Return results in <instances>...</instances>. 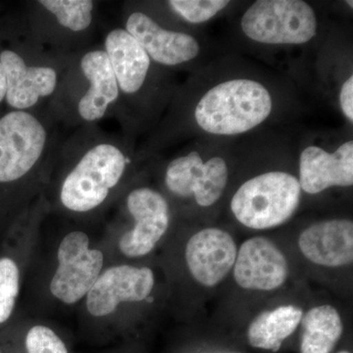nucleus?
I'll list each match as a JSON object with an SVG mask.
<instances>
[{"label": "nucleus", "instance_id": "1", "mask_svg": "<svg viewBox=\"0 0 353 353\" xmlns=\"http://www.w3.org/2000/svg\"><path fill=\"white\" fill-rule=\"evenodd\" d=\"M199 69L183 108L185 129L196 139L232 141L282 122L296 108L285 79L241 58Z\"/></svg>", "mask_w": 353, "mask_h": 353}, {"label": "nucleus", "instance_id": "2", "mask_svg": "<svg viewBox=\"0 0 353 353\" xmlns=\"http://www.w3.org/2000/svg\"><path fill=\"white\" fill-rule=\"evenodd\" d=\"M231 141L196 139L167 164L165 185L174 196L194 199L201 208L214 205L224 194L231 174Z\"/></svg>", "mask_w": 353, "mask_h": 353}, {"label": "nucleus", "instance_id": "3", "mask_svg": "<svg viewBox=\"0 0 353 353\" xmlns=\"http://www.w3.org/2000/svg\"><path fill=\"white\" fill-rule=\"evenodd\" d=\"M241 36L264 48H297L314 43L321 20L312 4L303 0H256L239 21Z\"/></svg>", "mask_w": 353, "mask_h": 353}, {"label": "nucleus", "instance_id": "4", "mask_svg": "<svg viewBox=\"0 0 353 353\" xmlns=\"http://www.w3.org/2000/svg\"><path fill=\"white\" fill-rule=\"evenodd\" d=\"M303 196L299 178L283 169L250 176L234 192L230 208L236 220L253 230L281 226L294 216Z\"/></svg>", "mask_w": 353, "mask_h": 353}, {"label": "nucleus", "instance_id": "5", "mask_svg": "<svg viewBox=\"0 0 353 353\" xmlns=\"http://www.w3.org/2000/svg\"><path fill=\"white\" fill-rule=\"evenodd\" d=\"M129 162L112 143H99L85 152L62 185L60 199L74 212L99 208L120 182Z\"/></svg>", "mask_w": 353, "mask_h": 353}, {"label": "nucleus", "instance_id": "6", "mask_svg": "<svg viewBox=\"0 0 353 353\" xmlns=\"http://www.w3.org/2000/svg\"><path fill=\"white\" fill-rule=\"evenodd\" d=\"M299 185L308 194H318L331 188L353 185V139L334 143L307 139L297 150Z\"/></svg>", "mask_w": 353, "mask_h": 353}, {"label": "nucleus", "instance_id": "7", "mask_svg": "<svg viewBox=\"0 0 353 353\" xmlns=\"http://www.w3.org/2000/svg\"><path fill=\"white\" fill-rule=\"evenodd\" d=\"M48 132L41 121L26 111H12L0 119V183L27 175L43 154Z\"/></svg>", "mask_w": 353, "mask_h": 353}, {"label": "nucleus", "instance_id": "8", "mask_svg": "<svg viewBox=\"0 0 353 353\" xmlns=\"http://www.w3.org/2000/svg\"><path fill=\"white\" fill-rule=\"evenodd\" d=\"M58 268L51 280V294L66 304L78 303L87 296L101 274L104 256L101 250L90 248L83 232H72L60 243Z\"/></svg>", "mask_w": 353, "mask_h": 353}, {"label": "nucleus", "instance_id": "9", "mask_svg": "<svg viewBox=\"0 0 353 353\" xmlns=\"http://www.w3.org/2000/svg\"><path fill=\"white\" fill-rule=\"evenodd\" d=\"M126 31L136 39L154 63L165 67L194 66L205 57V43L192 32L162 27L141 11L128 17Z\"/></svg>", "mask_w": 353, "mask_h": 353}, {"label": "nucleus", "instance_id": "10", "mask_svg": "<svg viewBox=\"0 0 353 353\" xmlns=\"http://www.w3.org/2000/svg\"><path fill=\"white\" fill-rule=\"evenodd\" d=\"M127 208L134 220L131 231L121 236L119 248L128 257H141L152 252L170 224V208L160 192L138 188L127 197Z\"/></svg>", "mask_w": 353, "mask_h": 353}, {"label": "nucleus", "instance_id": "11", "mask_svg": "<svg viewBox=\"0 0 353 353\" xmlns=\"http://www.w3.org/2000/svg\"><path fill=\"white\" fill-rule=\"evenodd\" d=\"M154 275L152 269L121 265L99 275L87 294L88 312L104 317L115 312L122 303H139L152 294Z\"/></svg>", "mask_w": 353, "mask_h": 353}, {"label": "nucleus", "instance_id": "12", "mask_svg": "<svg viewBox=\"0 0 353 353\" xmlns=\"http://www.w3.org/2000/svg\"><path fill=\"white\" fill-rule=\"evenodd\" d=\"M289 275L285 255L263 236L246 240L236 254L234 277L245 290H273L284 285Z\"/></svg>", "mask_w": 353, "mask_h": 353}, {"label": "nucleus", "instance_id": "13", "mask_svg": "<svg viewBox=\"0 0 353 353\" xmlns=\"http://www.w3.org/2000/svg\"><path fill=\"white\" fill-rule=\"evenodd\" d=\"M238 248L231 234L218 228H208L188 241L185 260L190 274L205 287L224 280L236 262Z\"/></svg>", "mask_w": 353, "mask_h": 353}, {"label": "nucleus", "instance_id": "14", "mask_svg": "<svg viewBox=\"0 0 353 353\" xmlns=\"http://www.w3.org/2000/svg\"><path fill=\"white\" fill-rule=\"evenodd\" d=\"M6 80L7 103L23 111L32 108L43 97H50L57 85V74L50 67H30L12 50L0 53Z\"/></svg>", "mask_w": 353, "mask_h": 353}, {"label": "nucleus", "instance_id": "15", "mask_svg": "<svg viewBox=\"0 0 353 353\" xmlns=\"http://www.w3.org/2000/svg\"><path fill=\"white\" fill-rule=\"evenodd\" d=\"M299 248L313 263L341 267L352 263L353 223L348 219L321 221L301 234Z\"/></svg>", "mask_w": 353, "mask_h": 353}, {"label": "nucleus", "instance_id": "16", "mask_svg": "<svg viewBox=\"0 0 353 353\" xmlns=\"http://www.w3.org/2000/svg\"><path fill=\"white\" fill-rule=\"evenodd\" d=\"M108 55L119 90L124 94H139L145 87L152 61L141 44L125 29H115L105 39Z\"/></svg>", "mask_w": 353, "mask_h": 353}, {"label": "nucleus", "instance_id": "17", "mask_svg": "<svg viewBox=\"0 0 353 353\" xmlns=\"http://www.w3.org/2000/svg\"><path fill=\"white\" fill-rule=\"evenodd\" d=\"M81 69L90 83L88 92L79 102L78 111L87 122L101 120L110 104L119 97V85L104 50L88 52Z\"/></svg>", "mask_w": 353, "mask_h": 353}, {"label": "nucleus", "instance_id": "18", "mask_svg": "<svg viewBox=\"0 0 353 353\" xmlns=\"http://www.w3.org/2000/svg\"><path fill=\"white\" fill-rule=\"evenodd\" d=\"M303 316V310L294 305L264 311L250 323L248 343L252 347L277 352L283 341L292 336L301 324Z\"/></svg>", "mask_w": 353, "mask_h": 353}, {"label": "nucleus", "instance_id": "19", "mask_svg": "<svg viewBox=\"0 0 353 353\" xmlns=\"http://www.w3.org/2000/svg\"><path fill=\"white\" fill-rule=\"evenodd\" d=\"M301 323V353H331L343 332L341 315L328 304L310 309Z\"/></svg>", "mask_w": 353, "mask_h": 353}, {"label": "nucleus", "instance_id": "20", "mask_svg": "<svg viewBox=\"0 0 353 353\" xmlns=\"http://www.w3.org/2000/svg\"><path fill=\"white\" fill-rule=\"evenodd\" d=\"M39 4L71 31L82 32L92 24L94 4L90 0H41Z\"/></svg>", "mask_w": 353, "mask_h": 353}, {"label": "nucleus", "instance_id": "21", "mask_svg": "<svg viewBox=\"0 0 353 353\" xmlns=\"http://www.w3.org/2000/svg\"><path fill=\"white\" fill-rule=\"evenodd\" d=\"M166 3L179 19L192 26L210 22L233 4L229 0H169Z\"/></svg>", "mask_w": 353, "mask_h": 353}, {"label": "nucleus", "instance_id": "22", "mask_svg": "<svg viewBox=\"0 0 353 353\" xmlns=\"http://www.w3.org/2000/svg\"><path fill=\"white\" fill-rule=\"evenodd\" d=\"M19 287L17 264L10 259H0V324L7 321L12 314Z\"/></svg>", "mask_w": 353, "mask_h": 353}, {"label": "nucleus", "instance_id": "23", "mask_svg": "<svg viewBox=\"0 0 353 353\" xmlns=\"http://www.w3.org/2000/svg\"><path fill=\"white\" fill-rule=\"evenodd\" d=\"M28 353H68L65 343L52 330L34 326L26 338Z\"/></svg>", "mask_w": 353, "mask_h": 353}, {"label": "nucleus", "instance_id": "24", "mask_svg": "<svg viewBox=\"0 0 353 353\" xmlns=\"http://www.w3.org/2000/svg\"><path fill=\"white\" fill-rule=\"evenodd\" d=\"M336 101L345 119L353 123V75L348 76L338 85Z\"/></svg>", "mask_w": 353, "mask_h": 353}, {"label": "nucleus", "instance_id": "25", "mask_svg": "<svg viewBox=\"0 0 353 353\" xmlns=\"http://www.w3.org/2000/svg\"><path fill=\"white\" fill-rule=\"evenodd\" d=\"M6 74H4L3 67L0 63V103L3 99H6Z\"/></svg>", "mask_w": 353, "mask_h": 353}, {"label": "nucleus", "instance_id": "26", "mask_svg": "<svg viewBox=\"0 0 353 353\" xmlns=\"http://www.w3.org/2000/svg\"><path fill=\"white\" fill-rule=\"evenodd\" d=\"M338 353H350V352H347V350H343V352H340Z\"/></svg>", "mask_w": 353, "mask_h": 353}, {"label": "nucleus", "instance_id": "27", "mask_svg": "<svg viewBox=\"0 0 353 353\" xmlns=\"http://www.w3.org/2000/svg\"><path fill=\"white\" fill-rule=\"evenodd\" d=\"M0 353H1V352H0Z\"/></svg>", "mask_w": 353, "mask_h": 353}]
</instances>
